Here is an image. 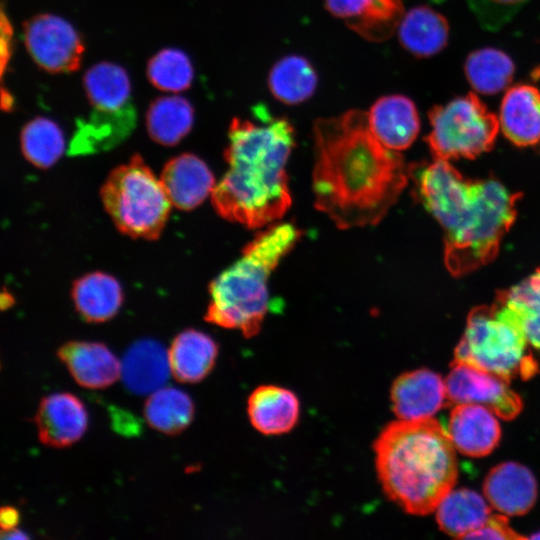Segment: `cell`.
Segmentation results:
<instances>
[{"label":"cell","mask_w":540,"mask_h":540,"mask_svg":"<svg viewBox=\"0 0 540 540\" xmlns=\"http://www.w3.org/2000/svg\"><path fill=\"white\" fill-rule=\"evenodd\" d=\"M314 205L340 229L378 224L407 185L410 168L373 134L358 109L313 125Z\"/></svg>","instance_id":"cell-1"},{"label":"cell","mask_w":540,"mask_h":540,"mask_svg":"<svg viewBox=\"0 0 540 540\" xmlns=\"http://www.w3.org/2000/svg\"><path fill=\"white\" fill-rule=\"evenodd\" d=\"M253 116L232 119L224 152L229 168L211 195L221 217L260 228L291 205L286 165L295 132L286 117L271 115L264 105H256Z\"/></svg>","instance_id":"cell-2"},{"label":"cell","mask_w":540,"mask_h":540,"mask_svg":"<svg viewBox=\"0 0 540 540\" xmlns=\"http://www.w3.org/2000/svg\"><path fill=\"white\" fill-rule=\"evenodd\" d=\"M417 196L445 234L451 274H467L493 260L516 216L518 195L493 179H465L442 159L410 169Z\"/></svg>","instance_id":"cell-3"},{"label":"cell","mask_w":540,"mask_h":540,"mask_svg":"<svg viewBox=\"0 0 540 540\" xmlns=\"http://www.w3.org/2000/svg\"><path fill=\"white\" fill-rule=\"evenodd\" d=\"M374 452L385 494L409 514L435 511L458 477L455 447L433 418L391 422L377 437Z\"/></svg>","instance_id":"cell-4"},{"label":"cell","mask_w":540,"mask_h":540,"mask_svg":"<svg viewBox=\"0 0 540 540\" xmlns=\"http://www.w3.org/2000/svg\"><path fill=\"white\" fill-rule=\"evenodd\" d=\"M302 232L291 223H280L256 235L241 257L210 284L205 320L237 329L251 338L261 329L268 311V280Z\"/></svg>","instance_id":"cell-5"},{"label":"cell","mask_w":540,"mask_h":540,"mask_svg":"<svg viewBox=\"0 0 540 540\" xmlns=\"http://www.w3.org/2000/svg\"><path fill=\"white\" fill-rule=\"evenodd\" d=\"M528 345L516 313L497 299L492 305L470 312L454 360L484 369L509 382L516 376L527 379L537 372Z\"/></svg>","instance_id":"cell-6"},{"label":"cell","mask_w":540,"mask_h":540,"mask_svg":"<svg viewBox=\"0 0 540 540\" xmlns=\"http://www.w3.org/2000/svg\"><path fill=\"white\" fill-rule=\"evenodd\" d=\"M101 197L116 227L136 238H158L172 205L161 180L139 155L110 173Z\"/></svg>","instance_id":"cell-7"},{"label":"cell","mask_w":540,"mask_h":540,"mask_svg":"<svg viewBox=\"0 0 540 540\" xmlns=\"http://www.w3.org/2000/svg\"><path fill=\"white\" fill-rule=\"evenodd\" d=\"M426 141L436 159L474 158L490 150L500 129L498 118L469 93L429 112Z\"/></svg>","instance_id":"cell-8"},{"label":"cell","mask_w":540,"mask_h":540,"mask_svg":"<svg viewBox=\"0 0 540 540\" xmlns=\"http://www.w3.org/2000/svg\"><path fill=\"white\" fill-rule=\"evenodd\" d=\"M23 39L34 62L50 73L76 71L84 54V43L77 30L65 19L38 14L23 25Z\"/></svg>","instance_id":"cell-9"},{"label":"cell","mask_w":540,"mask_h":540,"mask_svg":"<svg viewBox=\"0 0 540 540\" xmlns=\"http://www.w3.org/2000/svg\"><path fill=\"white\" fill-rule=\"evenodd\" d=\"M445 385L447 400L455 405H482L504 420L515 418L522 410L521 397L508 380L464 362L454 360Z\"/></svg>","instance_id":"cell-10"},{"label":"cell","mask_w":540,"mask_h":540,"mask_svg":"<svg viewBox=\"0 0 540 540\" xmlns=\"http://www.w3.org/2000/svg\"><path fill=\"white\" fill-rule=\"evenodd\" d=\"M34 422L39 441L65 448L77 442L87 429L88 416L82 401L71 393H54L42 398Z\"/></svg>","instance_id":"cell-11"},{"label":"cell","mask_w":540,"mask_h":540,"mask_svg":"<svg viewBox=\"0 0 540 540\" xmlns=\"http://www.w3.org/2000/svg\"><path fill=\"white\" fill-rule=\"evenodd\" d=\"M446 398L445 380L428 369L401 374L391 388L392 409L400 420L432 418Z\"/></svg>","instance_id":"cell-12"},{"label":"cell","mask_w":540,"mask_h":540,"mask_svg":"<svg viewBox=\"0 0 540 540\" xmlns=\"http://www.w3.org/2000/svg\"><path fill=\"white\" fill-rule=\"evenodd\" d=\"M490 506L509 516L527 513L537 498V483L525 466L505 462L494 467L483 484Z\"/></svg>","instance_id":"cell-13"},{"label":"cell","mask_w":540,"mask_h":540,"mask_svg":"<svg viewBox=\"0 0 540 540\" xmlns=\"http://www.w3.org/2000/svg\"><path fill=\"white\" fill-rule=\"evenodd\" d=\"M367 114L373 134L391 150L407 149L418 135L420 121L416 106L404 95L377 99Z\"/></svg>","instance_id":"cell-14"},{"label":"cell","mask_w":540,"mask_h":540,"mask_svg":"<svg viewBox=\"0 0 540 540\" xmlns=\"http://www.w3.org/2000/svg\"><path fill=\"white\" fill-rule=\"evenodd\" d=\"M494 415L482 405L456 404L447 427L455 449L471 457L489 454L501 437L500 425Z\"/></svg>","instance_id":"cell-15"},{"label":"cell","mask_w":540,"mask_h":540,"mask_svg":"<svg viewBox=\"0 0 540 540\" xmlns=\"http://www.w3.org/2000/svg\"><path fill=\"white\" fill-rule=\"evenodd\" d=\"M57 356L85 388H106L121 376V363L103 343L69 341L58 349Z\"/></svg>","instance_id":"cell-16"},{"label":"cell","mask_w":540,"mask_h":540,"mask_svg":"<svg viewBox=\"0 0 540 540\" xmlns=\"http://www.w3.org/2000/svg\"><path fill=\"white\" fill-rule=\"evenodd\" d=\"M160 180L172 205L181 210L195 208L215 188L212 172L193 154H182L168 161Z\"/></svg>","instance_id":"cell-17"},{"label":"cell","mask_w":540,"mask_h":540,"mask_svg":"<svg viewBox=\"0 0 540 540\" xmlns=\"http://www.w3.org/2000/svg\"><path fill=\"white\" fill-rule=\"evenodd\" d=\"M136 118V109L131 102L116 110L94 108L88 119L77 121L70 153H94L114 147L132 132Z\"/></svg>","instance_id":"cell-18"},{"label":"cell","mask_w":540,"mask_h":540,"mask_svg":"<svg viewBox=\"0 0 540 540\" xmlns=\"http://www.w3.org/2000/svg\"><path fill=\"white\" fill-rule=\"evenodd\" d=\"M499 126L513 144L520 147L540 145V91L521 84L510 88L501 103Z\"/></svg>","instance_id":"cell-19"},{"label":"cell","mask_w":540,"mask_h":540,"mask_svg":"<svg viewBox=\"0 0 540 540\" xmlns=\"http://www.w3.org/2000/svg\"><path fill=\"white\" fill-rule=\"evenodd\" d=\"M247 413L252 426L264 435H281L292 430L300 416L298 397L277 385L257 387L249 396Z\"/></svg>","instance_id":"cell-20"},{"label":"cell","mask_w":540,"mask_h":540,"mask_svg":"<svg viewBox=\"0 0 540 540\" xmlns=\"http://www.w3.org/2000/svg\"><path fill=\"white\" fill-rule=\"evenodd\" d=\"M170 372L168 351L151 339L131 345L121 362V378L125 387L138 395L159 389L166 383Z\"/></svg>","instance_id":"cell-21"},{"label":"cell","mask_w":540,"mask_h":540,"mask_svg":"<svg viewBox=\"0 0 540 540\" xmlns=\"http://www.w3.org/2000/svg\"><path fill=\"white\" fill-rule=\"evenodd\" d=\"M218 355L217 343L207 334L187 329L173 340L168 358L173 377L181 383H197L212 370Z\"/></svg>","instance_id":"cell-22"},{"label":"cell","mask_w":540,"mask_h":540,"mask_svg":"<svg viewBox=\"0 0 540 540\" xmlns=\"http://www.w3.org/2000/svg\"><path fill=\"white\" fill-rule=\"evenodd\" d=\"M446 19L427 6H417L404 14L398 27L401 45L417 57H430L447 44Z\"/></svg>","instance_id":"cell-23"},{"label":"cell","mask_w":540,"mask_h":540,"mask_svg":"<svg viewBox=\"0 0 540 540\" xmlns=\"http://www.w3.org/2000/svg\"><path fill=\"white\" fill-rule=\"evenodd\" d=\"M72 297L81 317L92 323L114 317L123 301L119 282L102 272H93L79 278L73 285Z\"/></svg>","instance_id":"cell-24"},{"label":"cell","mask_w":540,"mask_h":540,"mask_svg":"<svg viewBox=\"0 0 540 540\" xmlns=\"http://www.w3.org/2000/svg\"><path fill=\"white\" fill-rule=\"evenodd\" d=\"M435 511L440 529L463 539L479 529L491 515L485 500L475 491L465 488L451 490Z\"/></svg>","instance_id":"cell-25"},{"label":"cell","mask_w":540,"mask_h":540,"mask_svg":"<svg viewBox=\"0 0 540 540\" xmlns=\"http://www.w3.org/2000/svg\"><path fill=\"white\" fill-rule=\"evenodd\" d=\"M267 82L275 99L287 105H297L313 96L318 77L307 58L292 54L282 57L273 65Z\"/></svg>","instance_id":"cell-26"},{"label":"cell","mask_w":540,"mask_h":540,"mask_svg":"<svg viewBox=\"0 0 540 540\" xmlns=\"http://www.w3.org/2000/svg\"><path fill=\"white\" fill-rule=\"evenodd\" d=\"M194 110L181 96H163L151 102L146 125L150 137L165 146L177 144L191 130Z\"/></svg>","instance_id":"cell-27"},{"label":"cell","mask_w":540,"mask_h":540,"mask_svg":"<svg viewBox=\"0 0 540 540\" xmlns=\"http://www.w3.org/2000/svg\"><path fill=\"white\" fill-rule=\"evenodd\" d=\"M194 404L191 398L174 387L159 388L147 398L144 417L148 425L164 434L176 435L193 420Z\"/></svg>","instance_id":"cell-28"},{"label":"cell","mask_w":540,"mask_h":540,"mask_svg":"<svg viewBox=\"0 0 540 540\" xmlns=\"http://www.w3.org/2000/svg\"><path fill=\"white\" fill-rule=\"evenodd\" d=\"M83 85L90 104L95 109L116 110L129 104L131 83L124 68L100 62L86 71Z\"/></svg>","instance_id":"cell-29"},{"label":"cell","mask_w":540,"mask_h":540,"mask_svg":"<svg viewBox=\"0 0 540 540\" xmlns=\"http://www.w3.org/2000/svg\"><path fill=\"white\" fill-rule=\"evenodd\" d=\"M464 69L474 90L482 94H496L510 84L515 68L504 52L483 48L467 57Z\"/></svg>","instance_id":"cell-30"},{"label":"cell","mask_w":540,"mask_h":540,"mask_svg":"<svg viewBox=\"0 0 540 540\" xmlns=\"http://www.w3.org/2000/svg\"><path fill=\"white\" fill-rule=\"evenodd\" d=\"M497 299L516 313L529 344L540 352V268L520 283L499 292Z\"/></svg>","instance_id":"cell-31"},{"label":"cell","mask_w":540,"mask_h":540,"mask_svg":"<svg viewBox=\"0 0 540 540\" xmlns=\"http://www.w3.org/2000/svg\"><path fill=\"white\" fill-rule=\"evenodd\" d=\"M21 148L29 162L40 168H48L64 152L63 132L51 119L36 117L23 127Z\"/></svg>","instance_id":"cell-32"},{"label":"cell","mask_w":540,"mask_h":540,"mask_svg":"<svg viewBox=\"0 0 540 540\" xmlns=\"http://www.w3.org/2000/svg\"><path fill=\"white\" fill-rule=\"evenodd\" d=\"M404 14L402 0H369L363 13L347 27L370 42H382L395 33Z\"/></svg>","instance_id":"cell-33"},{"label":"cell","mask_w":540,"mask_h":540,"mask_svg":"<svg viewBox=\"0 0 540 540\" xmlns=\"http://www.w3.org/2000/svg\"><path fill=\"white\" fill-rule=\"evenodd\" d=\"M147 77L162 91L181 92L191 86L194 71L186 53L179 49L166 48L149 60Z\"/></svg>","instance_id":"cell-34"},{"label":"cell","mask_w":540,"mask_h":540,"mask_svg":"<svg viewBox=\"0 0 540 540\" xmlns=\"http://www.w3.org/2000/svg\"><path fill=\"white\" fill-rule=\"evenodd\" d=\"M529 0H467L480 25L496 31L507 24Z\"/></svg>","instance_id":"cell-35"},{"label":"cell","mask_w":540,"mask_h":540,"mask_svg":"<svg viewBox=\"0 0 540 540\" xmlns=\"http://www.w3.org/2000/svg\"><path fill=\"white\" fill-rule=\"evenodd\" d=\"M523 537L514 531L505 514L490 515L487 521L476 531L470 533L465 539H522Z\"/></svg>","instance_id":"cell-36"},{"label":"cell","mask_w":540,"mask_h":540,"mask_svg":"<svg viewBox=\"0 0 540 540\" xmlns=\"http://www.w3.org/2000/svg\"><path fill=\"white\" fill-rule=\"evenodd\" d=\"M368 2L369 0H325V7L347 25L363 13Z\"/></svg>","instance_id":"cell-37"},{"label":"cell","mask_w":540,"mask_h":540,"mask_svg":"<svg viewBox=\"0 0 540 540\" xmlns=\"http://www.w3.org/2000/svg\"><path fill=\"white\" fill-rule=\"evenodd\" d=\"M12 38L13 27L6 15L4 9L1 10V74L4 72L9 64L12 54Z\"/></svg>","instance_id":"cell-38"},{"label":"cell","mask_w":540,"mask_h":540,"mask_svg":"<svg viewBox=\"0 0 540 540\" xmlns=\"http://www.w3.org/2000/svg\"><path fill=\"white\" fill-rule=\"evenodd\" d=\"M20 520L19 511L12 506H3L0 510V526L2 530L14 529Z\"/></svg>","instance_id":"cell-39"},{"label":"cell","mask_w":540,"mask_h":540,"mask_svg":"<svg viewBox=\"0 0 540 540\" xmlns=\"http://www.w3.org/2000/svg\"><path fill=\"white\" fill-rule=\"evenodd\" d=\"M14 99L11 94L2 87L1 107L3 110L10 111L13 108Z\"/></svg>","instance_id":"cell-40"},{"label":"cell","mask_w":540,"mask_h":540,"mask_svg":"<svg viewBox=\"0 0 540 540\" xmlns=\"http://www.w3.org/2000/svg\"><path fill=\"white\" fill-rule=\"evenodd\" d=\"M2 538L4 539H28V536L22 531L11 529L7 531H2Z\"/></svg>","instance_id":"cell-41"},{"label":"cell","mask_w":540,"mask_h":540,"mask_svg":"<svg viewBox=\"0 0 540 540\" xmlns=\"http://www.w3.org/2000/svg\"><path fill=\"white\" fill-rule=\"evenodd\" d=\"M532 539H540V532L531 536Z\"/></svg>","instance_id":"cell-42"},{"label":"cell","mask_w":540,"mask_h":540,"mask_svg":"<svg viewBox=\"0 0 540 540\" xmlns=\"http://www.w3.org/2000/svg\"><path fill=\"white\" fill-rule=\"evenodd\" d=\"M438 1H440V0H438Z\"/></svg>","instance_id":"cell-43"}]
</instances>
